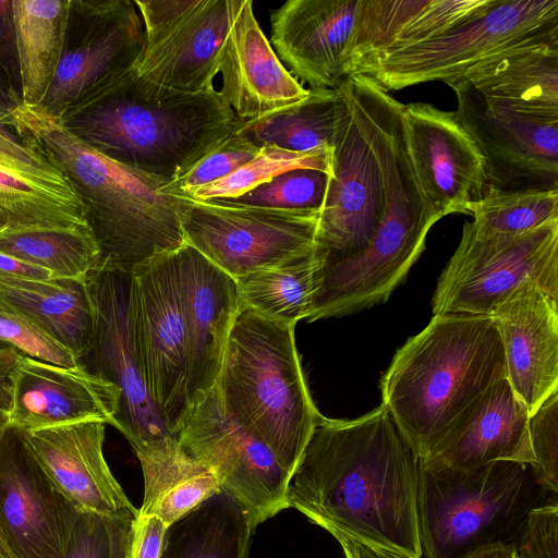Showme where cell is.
Wrapping results in <instances>:
<instances>
[{
    "label": "cell",
    "instance_id": "db71d44e",
    "mask_svg": "<svg viewBox=\"0 0 558 558\" xmlns=\"http://www.w3.org/2000/svg\"><path fill=\"white\" fill-rule=\"evenodd\" d=\"M464 558H513L512 543H493L484 545Z\"/></svg>",
    "mask_w": 558,
    "mask_h": 558
},
{
    "label": "cell",
    "instance_id": "2e32d148",
    "mask_svg": "<svg viewBox=\"0 0 558 558\" xmlns=\"http://www.w3.org/2000/svg\"><path fill=\"white\" fill-rule=\"evenodd\" d=\"M339 87L350 110L349 126L333 147L331 173L316 232L324 264L362 254L373 242L385 216L381 170L359 107L343 81Z\"/></svg>",
    "mask_w": 558,
    "mask_h": 558
},
{
    "label": "cell",
    "instance_id": "6f0895ef",
    "mask_svg": "<svg viewBox=\"0 0 558 558\" xmlns=\"http://www.w3.org/2000/svg\"><path fill=\"white\" fill-rule=\"evenodd\" d=\"M0 558H3L2 556H0Z\"/></svg>",
    "mask_w": 558,
    "mask_h": 558
},
{
    "label": "cell",
    "instance_id": "f6af8a7d",
    "mask_svg": "<svg viewBox=\"0 0 558 558\" xmlns=\"http://www.w3.org/2000/svg\"><path fill=\"white\" fill-rule=\"evenodd\" d=\"M111 548L109 518L81 512L64 558H110Z\"/></svg>",
    "mask_w": 558,
    "mask_h": 558
},
{
    "label": "cell",
    "instance_id": "277c9868",
    "mask_svg": "<svg viewBox=\"0 0 558 558\" xmlns=\"http://www.w3.org/2000/svg\"><path fill=\"white\" fill-rule=\"evenodd\" d=\"M505 377L489 316L436 314L396 352L380 378L381 404L423 458L476 397Z\"/></svg>",
    "mask_w": 558,
    "mask_h": 558
},
{
    "label": "cell",
    "instance_id": "83f0119b",
    "mask_svg": "<svg viewBox=\"0 0 558 558\" xmlns=\"http://www.w3.org/2000/svg\"><path fill=\"white\" fill-rule=\"evenodd\" d=\"M0 305L35 322L80 360L94 333V305L86 280L0 278Z\"/></svg>",
    "mask_w": 558,
    "mask_h": 558
},
{
    "label": "cell",
    "instance_id": "f546056e",
    "mask_svg": "<svg viewBox=\"0 0 558 558\" xmlns=\"http://www.w3.org/2000/svg\"><path fill=\"white\" fill-rule=\"evenodd\" d=\"M135 453L144 477L140 514L156 515L169 525L220 492L213 472L189 456L178 438L148 445Z\"/></svg>",
    "mask_w": 558,
    "mask_h": 558
},
{
    "label": "cell",
    "instance_id": "ab89813d",
    "mask_svg": "<svg viewBox=\"0 0 558 558\" xmlns=\"http://www.w3.org/2000/svg\"><path fill=\"white\" fill-rule=\"evenodd\" d=\"M0 341L23 355L63 367L82 365L74 353L21 313L0 305Z\"/></svg>",
    "mask_w": 558,
    "mask_h": 558
},
{
    "label": "cell",
    "instance_id": "74e56055",
    "mask_svg": "<svg viewBox=\"0 0 558 558\" xmlns=\"http://www.w3.org/2000/svg\"><path fill=\"white\" fill-rule=\"evenodd\" d=\"M330 173L313 169L298 168L281 173L231 199L236 204L322 211Z\"/></svg>",
    "mask_w": 558,
    "mask_h": 558
},
{
    "label": "cell",
    "instance_id": "e0dca14e",
    "mask_svg": "<svg viewBox=\"0 0 558 558\" xmlns=\"http://www.w3.org/2000/svg\"><path fill=\"white\" fill-rule=\"evenodd\" d=\"M80 513L9 425L0 436V556L64 558Z\"/></svg>",
    "mask_w": 558,
    "mask_h": 558
},
{
    "label": "cell",
    "instance_id": "836d02e7",
    "mask_svg": "<svg viewBox=\"0 0 558 558\" xmlns=\"http://www.w3.org/2000/svg\"><path fill=\"white\" fill-rule=\"evenodd\" d=\"M0 252L50 271L53 278L86 280L100 266L88 226L0 230Z\"/></svg>",
    "mask_w": 558,
    "mask_h": 558
},
{
    "label": "cell",
    "instance_id": "7dc6e473",
    "mask_svg": "<svg viewBox=\"0 0 558 558\" xmlns=\"http://www.w3.org/2000/svg\"><path fill=\"white\" fill-rule=\"evenodd\" d=\"M197 0H135L144 21L145 44L151 43L190 11Z\"/></svg>",
    "mask_w": 558,
    "mask_h": 558
},
{
    "label": "cell",
    "instance_id": "9a60e30c",
    "mask_svg": "<svg viewBox=\"0 0 558 558\" xmlns=\"http://www.w3.org/2000/svg\"><path fill=\"white\" fill-rule=\"evenodd\" d=\"M446 84L456 93L458 120L485 159L487 191L558 190V119L501 107L462 78Z\"/></svg>",
    "mask_w": 558,
    "mask_h": 558
},
{
    "label": "cell",
    "instance_id": "d6986e66",
    "mask_svg": "<svg viewBox=\"0 0 558 558\" xmlns=\"http://www.w3.org/2000/svg\"><path fill=\"white\" fill-rule=\"evenodd\" d=\"M363 0H288L270 14V44L295 77L337 88L355 75L354 40Z\"/></svg>",
    "mask_w": 558,
    "mask_h": 558
},
{
    "label": "cell",
    "instance_id": "f907efd6",
    "mask_svg": "<svg viewBox=\"0 0 558 558\" xmlns=\"http://www.w3.org/2000/svg\"><path fill=\"white\" fill-rule=\"evenodd\" d=\"M0 278L46 280L53 276L41 267L0 252Z\"/></svg>",
    "mask_w": 558,
    "mask_h": 558
},
{
    "label": "cell",
    "instance_id": "b9f144b4",
    "mask_svg": "<svg viewBox=\"0 0 558 558\" xmlns=\"http://www.w3.org/2000/svg\"><path fill=\"white\" fill-rule=\"evenodd\" d=\"M529 438L536 482L553 495L558 493V389L529 415Z\"/></svg>",
    "mask_w": 558,
    "mask_h": 558
},
{
    "label": "cell",
    "instance_id": "8992f818",
    "mask_svg": "<svg viewBox=\"0 0 558 558\" xmlns=\"http://www.w3.org/2000/svg\"><path fill=\"white\" fill-rule=\"evenodd\" d=\"M549 494L536 482L531 464L496 461L457 470L427 466L420 459L422 557L464 558L484 545L510 544L527 513L550 500Z\"/></svg>",
    "mask_w": 558,
    "mask_h": 558
},
{
    "label": "cell",
    "instance_id": "4fadbf2b",
    "mask_svg": "<svg viewBox=\"0 0 558 558\" xmlns=\"http://www.w3.org/2000/svg\"><path fill=\"white\" fill-rule=\"evenodd\" d=\"M94 305L92 373L120 391L113 421L137 451L168 438H178L166 426L146 386L132 320V272L99 267L87 277Z\"/></svg>",
    "mask_w": 558,
    "mask_h": 558
},
{
    "label": "cell",
    "instance_id": "484cf974",
    "mask_svg": "<svg viewBox=\"0 0 558 558\" xmlns=\"http://www.w3.org/2000/svg\"><path fill=\"white\" fill-rule=\"evenodd\" d=\"M219 93L242 120H251L291 105L308 89L277 57L253 12L244 3L227 35L219 64Z\"/></svg>",
    "mask_w": 558,
    "mask_h": 558
},
{
    "label": "cell",
    "instance_id": "ac0fdd59",
    "mask_svg": "<svg viewBox=\"0 0 558 558\" xmlns=\"http://www.w3.org/2000/svg\"><path fill=\"white\" fill-rule=\"evenodd\" d=\"M403 134L411 167L429 209L440 219L468 214L487 191L485 159L454 111L430 104L402 106Z\"/></svg>",
    "mask_w": 558,
    "mask_h": 558
},
{
    "label": "cell",
    "instance_id": "ba28073f",
    "mask_svg": "<svg viewBox=\"0 0 558 558\" xmlns=\"http://www.w3.org/2000/svg\"><path fill=\"white\" fill-rule=\"evenodd\" d=\"M526 279L558 299V219L518 235H483L466 221L438 278L433 315L489 316Z\"/></svg>",
    "mask_w": 558,
    "mask_h": 558
},
{
    "label": "cell",
    "instance_id": "7c38bea8",
    "mask_svg": "<svg viewBox=\"0 0 558 558\" xmlns=\"http://www.w3.org/2000/svg\"><path fill=\"white\" fill-rule=\"evenodd\" d=\"M132 320L149 395L168 429L178 437L190 410L186 330L177 251L132 272Z\"/></svg>",
    "mask_w": 558,
    "mask_h": 558
},
{
    "label": "cell",
    "instance_id": "44dd1931",
    "mask_svg": "<svg viewBox=\"0 0 558 558\" xmlns=\"http://www.w3.org/2000/svg\"><path fill=\"white\" fill-rule=\"evenodd\" d=\"M105 426L86 421L21 433L45 473L78 511L134 520L138 509L104 457Z\"/></svg>",
    "mask_w": 558,
    "mask_h": 558
},
{
    "label": "cell",
    "instance_id": "8d00e7d4",
    "mask_svg": "<svg viewBox=\"0 0 558 558\" xmlns=\"http://www.w3.org/2000/svg\"><path fill=\"white\" fill-rule=\"evenodd\" d=\"M332 149L308 153L289 151L264 145L250 161L229 175L187 193L195 201L231 199L245 194L272 178L298 168H313L331 173Z\"/></svg>",
    "mask_w": 558,
    "mask_h": 558
},
{
    "label": "cell",
    "instance_id": "cb8c5ba5",
    "mask_svg": "<svg viewBox=\"0 0 558 558\" xmlns=\"http://www.w3.org/2000/svg\"><path fill=\"white\" fill-rule=\"evenodd\" d=\"M529 410L507 377L476 397L421 462L432 468L477 469L496 461L535 462Z\"/></svg>",
    "mask_w": 558,
    "mask_h": 558
},
{
    "label": "cell",
    "instance_id": "d590c367",
    "mask_svg": "<svg viewBox=\"0 0 558 558\" xmlns=\"http://www.w3.org/2000/svg\"><path fill=\"white\" fill-rule=\"evenodd\" d=\"M474 230L483 235H518L558 219V190L487 191L469 205Z\"/></svg>",
    "mask_w": 558,
    "mask_h": 558
},
{
    "label": "cell",
    "instance_id": "4316f807",
    "mask_svg": "<svg viewBox=\"0 0 558 558\" xmlns=\"http://www.w3.org/2000/svg\"><path fill=\"white\" fill-rule=\"evenodd\" d=\"M460 78L501 107L558 119V33L511 47Z\"/></svg>",
    "mask_w": 558,
    "mask_h": 558
},
{
    "label": "cell",
    "instance_id": "60d3db41",
    "mask_svg": "<svg viewBox=\"0 0 558 558\" xmlns=\"http://www.w3.org/2000/svg\"><path fill=\"white\" fill-rule=\"evenodd\" d=\"M259 147L238 132L229 136L167 187L177 195L185 196L191 191L220 180L250 161Z\"/></svg>",
    "mask_w": 558,
    "mask_h": 558
},
{
    "label": "cell",
    "instance_id": "ffe728a7",
    "mask_svg": "<svg viewBox=\"0 0 558 558\" xmlns=\"http://www.w3.org/2000/svg\"><path fill=\"white\" fill-rule=\"evenodd\" d=\"M8 397L9 425L29 432L86 421L113 425L120 391L83 364L63 367L20 353Z\"/></svg>",
    "mask_w": 558,
    "mask_h": 558
},
{
    "label": "cell",
    "instance_id": "d4e9b609",
    "mask_svg": "<svg viewBox=\"0 0 558 558\" xmlns=\"http://www.w3.org/2000/svg\"><path fill=\"white\" fill-rule=\"evenodd\" d=\"M244 0H197L151 43L132 69L158 85L182 90L214 89L229 29Z\"/></svg>",
    "mask_w": 558,
    "mask_h": 558
},
{
    "label": "cell",
    "instance_id": "9c48e42d",
    "mask_svg": "<svg viewBox=\"0 0 558 558\" xmlns=\"http://www.w3.org/2000/svg\"><path fill=\"white\" fill-rule=\"evenodd\" d=\"M438 220L416 190L388 184L385 216L373 242L356 257L324 264L322 290L307 320L344 316L386 302L421 256Z\"/></svg>",
    "mask_w": 558,
    "mask_h": 558
},
{
    "label": "cell",
    "instance_id": "e575fe53",
    "mask_svg": "<svg viewBox=\"0 0 558 558\" xmlns=\"http://www.w3.org/2000/svg\"><path fill=\"white\" fill-rule=\"evenodd\" d=\"M87 226L84 206L0 166V230Z\"/></svg>",
    "mask_w": 558,
    "mask_h": 558
},
{
    "label": "cell",
    "instance_id": "f35d334b",
    "mask_svg": "<svg viewBox=\"0 0 558 558\" xmlns=\"http://www.w3.org/2000/svg\"><path fill=\"white\" fill-rule=\"evenodd\" d=\"M493 2L494 0H426L424 7L401 27L385 51L435 38L475 16Z\"/></svg>",
    "mask_w": 558,
    "mask_h": 558
},
{
    "label": "cell",
    "instance_id": "d6a6232c",
    "mask_svg": "<svg viewBox=\"0 0 558 558\" xmlns=\"http://www.w3.org/2000/svg\"><path fill=\"white\" fill-rule=\"evenodd\" d=\"M70 0H13L22 104L38 107L56 75Z\"/></svg>",
    "mask_w": 558,
    "mask_h": 558
},
{
    "label": "cell",
    "instance_id": "6da1fadb",
    "mask_svg": "<svg viewBox=\"0 0 558 558\" xmlns=\"http://www.w3.org/2000/svg\"><path fill=\"white\" fill-rule=\"evenodd\" d=\"M420 459L383 404L353 420L322 415L290 476L287 507L328 533L422 558Z\"/></svg>",
    "mask_w": 558,
    "mask_h": 558
},
{
    "label": "cell",
    "instance_id": "11a10c76",
    "mask_svg": "<svg viewBox=\"0 0 558 558\" xmlns=\"http://www.w3.org/2000/svg\"><path fill=\"white\" fill-rule=\"evenodd\" d=\"M8 398L0 389V436L3 430L9 426V417H8Z\"/></svg>",
    "mask_w": 558,
    "mask_h": 558
},
{
    "label": "cell",
    "instance_id": "3957f363",
    "mask_svg": "<svg viewBox=\"0 0 558 558\" xmlns=\"http://www.w3.org/2000/svg\"><path fill=\"white\" fill-rule=\"evenodd\" d=\"M12 129L72 186L98 244L99 267L133 272L186 244L184 196L172 193L168 182L100 155L37 108L17 106Z\"/></svg>",
    "mask_w": 558,
    "mask_h": 558
},
{
    "label": "cell",
    "instance_id": "5bb4252c",
    "mask_svg": "<svg viewBox=\"0 0 558 558\" xmlns=\"http://www.w3.org/2000/svg\"><path fill=\"white\" fill-rule=\"evenodd\" d=\"M145 46L144 27L130 0H70L59 65L37 108L58 119L74 102L130 70Z\"/></svg>",
    "mask_w": 558,
    "mask_h": 558
},
{
    "label": "cell",
    "instance_id": "30bf717a",
    "mask_svg": "<svg viewBox=\"0 0 558 558\" xmlns=\"http://www.w3.org/2000/svg\"><path fill=\"white\" fill-rule=\"evenodd\" d=\"M319 215L184 196L181 223L186 243L236 279L315 247Z\"/></svg>",
    "mask_w": 558,
    "mask_h": 558
},
{
    "label": "cell",
    "instance_id": "816d5d0a",
    "mask_svg": "<svg viewBox=\"0 0 558 558\" xmlns=\"http://www.w3.org/2000/svg\"><path fill=\"white\" fill-rule=\"evenodd\" d=\"M134 520L109 518L112 538L110 558H129L130 530Z\"/></svg>",
    "mask_w": 558,
    "mask_h": 558
},
{
    "label": "cell",
    "instance_id": "8fae6325",
    "mask_svg": "<svg viewBox=\"0 0 558 558\" xmlns=\"http://www.w3.org/2000/svg\"><path fill=\"white\" fill-rule=\"evenodd\" d=\"M178 441L242 506L253 529L288 508L290 475L272 450L226 409L216 384L191 404Z\"/></svg>",
    "mask_w": 558,
    "mask_h": 558
},
{
    "label": "cell",
    "instance_id": "7a4b0ae2",
    "mask_svg": "<svg viewBox=\"0 0 558 558\" xmlns=\"http://www.w3.org/2000/svg\"><path fill=\"white\" fill-rule=\"evenodd\" d=\"M56 120L100 155L168 183L244 122L216 88L177 90L141 77L132 68Z\"/></svg>",
    "mask_w": 558,
    "mask_h": 558
},
{
    "label": "cell",
    "instance_id": "7bdbcfd3",
    "mask_svg": "<svg viewBox=\"0 0 558 558\" xmlns=\"http://www.w3.org/2000/svg\"><path fill=\"white\" fill-rule=\"evenodd\" d=\"M0 166L51 191L76 196L64 175L29 147L9 125L0 123ZM77 197V196H76Z\"/></svg>",
    "mask_w": 558,
    "mask_h": 558
},
{
    "label": "cell",
    "instance_id": "681fc988",
    "mask_svg": "<svg viewBox=\"0 0 558 558\" xmlns=\"http://www.w3.org/2000/svg\"><path fill=\"white\" fill-rule=\"evenodd\" d=\"M342 547L345 558H415L405 554L374 546L341 532H331Z\"/></svg>",
    "mask_w": 558,
    "mask_h": 558
},
{
    "label": "cell",
    "instance_id": "ee69618b",
    "mask_svg": "<svg viewBox=\"0 0 558 558\" xmlns=\"http://www.w3.org/2000/svg\"><path fill=\"white\" fill-rule=\"evenodd\" d=\"M513 558H558L556 497L533 508L512 542Z\"/></svg>",
    "mask_w": 558,
    "mask_h": 558
},
{
    "label": "cell",
    "instance_id": "9f6ffc18",
    "mask_svg": "<svg viewBox=\"0 0 558 558\" xmlns=\"http://www.w3.org/2000/svg\"><path fill=\"white\" fill-rule=\"evenodd\" d=\"M5 347H9V345H7L5 343H3V342H1V341H0V349H3V348H5Z\"/></svg>",
    "mask_w": 558,
    "mask_h": 558
},
{
    "label": "cell",
    "instance_id": "f1b7e54d",
    "mask_svg": "<svg viewBox=\"0 0 558 558\" xmlns=\"http://www.w3.org/2000/svg\"><path fill=\"white\" fill-rule=\"evenodd\" d=\"M351 121V110L341 88H314L286 107L245 120L238 133L255 146L308 153L333 149Z\"/></svg>",
    "mask_w": 558,
    "mask_h": 558
},
{
    "label": "cell",
    "instance_id": "7402d4cb",
    "mask_svg": "<svg viewBox=\"0 0 558 558\" xmlns=\"http://www.w3.org/2000/svg\"><path fill=\"white\" fill-rule=\"evenodd\" d=\"M557 301L526 279L489 315L500 336L507 380L530 414L558 389Z\"/></svg>",
    "mask_w": 558,
    "mask_h": 558
},
{
    "label": "cell",
    "instance_id": "5b68a950",
    "mask_svg": "<svg viewBox=\"0 0 558 558\" xmlns=\"http://www.w3.org/2000/svg\"><path fill=\"white\" fill-rule=\"evenodd\" d=\"M294 327L240 306L216 380L226 409L290 476L322 417L305 383Z\"/></svg>",
    "mask_w": 558,
    "mask_h": 558
},
{
    "label": "cell",
    "instance_id": "f5cc1de1",
    "mask_svg": "<svg viewBox=\"0 0 558 558\" xmlns=\"http://www.w3.org/2000/svg\"><path fill=\"white\" fill-rule=\"evenodd\" d=\"M22 105L11 95L5 81L0 72V123L12 128L13 113L17 106Z\"/></svg>",
    "mask_w": 558,
    "mask_h": 558
},
{
    "label": "cell",
    "instance_id": "603a6c76",
    "mask_svg": "<svg viewBox=\"0 0 558 558\" xmlns=\"http://www.w3.org/2000/svg\"><path fill=\"white\" fill-rule=\"evenodd\" d=\"M177 264L191 407L216 384L240 302L235 280L187 243L177 251Z\"/></svg>",
    "mask_w": 558,
    "mask_h": 558
},
{
    "label": "cell",
    "instance_id": "bcb514c9",
    "mask_svg": "<svg viewBox=\"0 0 558 558\" xmlns=\"http://www.w3.org/2000/svg\"><path fill=\"white\" fill-rule=\"evenodd\" d=\"M0 72L11 95L22 104L13 0H0Z\"/></svg>",
    "mask_w": 558,
    "mask_h": 558
},
{
    "label": "cell",
    "instance_id": "1f68e13d",
    "mask_svg": "<svg viewBox=\"0 0 558 558\" xmlns=\"http://www.w3.org/2000/svg\"><path fill=\"white\" fill-rule=\"evenodd\" d=\"M253 531L242 506L220 490L168 525L159 558H247Z\"/></svg>",
    "mask_w": 558,
    "mask_h": 558
},
{
    "label": "cell",
    "instance_id": "4dcf8cb0",
    "mask_svg": "<svg viewBox=\"0 0 558 558\" xmlns=\"http://www.w3.org/2000/svg\"><path fill=\"white\" fill-rule=\"evenodd\" d=\"M323 278L324 255L315 246L234 280L240 306L295 325L312 315Z\"/></svg>",
    "mask_w": 558,
    "mask_h": 558
},
{
    "label": "cell",
    "instance_id": "c3c4849f",
    "mask_svg": "<svg viewBox=\"0 0 558 558\" xmlns=\"http://www.w3.org/2000/svg\"><path fill=\"white\" fill-rule=\"evenodd\" d=\"M167 527L158 517L137 512L130 530L129 558H159Z\"/></svg>",
    "mask_w": 558,
    "mask_h": 558
},
{
    "label": "cell",
    "instance_id": "52a82bcc",
    "mask_svg": "<svg viewBox=\"0 0 558 558\" xmlns=\"http://www.w3.org/2000/svg\"><path fill=\"white\" fill-rule=\"evenodd\" d=\"M557 33L558 0H494L435 38L375 56L357 74L372 77L387 92L448 83L511 47Z\"/></svg>",
    "mask_w": 558,
    "mask_h": 558
}]
</instances>
